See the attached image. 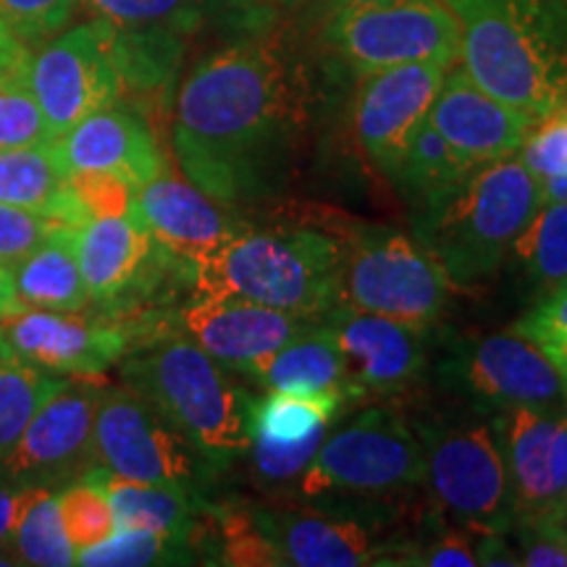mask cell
Segmentation results:
<instances>
[{"label":"cell","instance_id":"836d02e7","mask_svg":"<svg viewBox=\"0 0 567 567\" xmlns=\"http://www.w3.org/2000/svg\"><path fill=\"white\" fill-rule=\"evenodd\" d=\"M59 513L74 551L95 547L116 534V515L95 476L63 488L59 494Z\"/></svg>","mask_w":567,"mask_h":567},{"label":"cell","instance_id":"f6af8a7d","mask_svg":"<svg viewBox=\"0 0 567 567\" xmlns=\"http://www.w3.org/2000/svg\"><path fill=\"white\" fill-rule=\"evenodd\" d=\"M30 51L0 24V84L24 76L30 69Z\"/></svg>","mask_w":567,"mask_h":567},{"label":"cell","instance_id":"ac0fdd59","mask_svg":"<svg viewBox=\"0 0 567 567\" xmlns=\"http://www.w3.org/2000/svg\"><path fill=\"white\" fill-rule=\"evenodd\" d=\"M11 352L51 373H103L126 352V334L116 326H97L61 310H21L0 321Z\"/></svg>","mask_w":567,"mask_h":567},{"label":"cell","instance_id":"b9f144b4","mask_svg":"<svg viewBox=\"0 0 567 567\" xmlns=\"http://www.w3.org/2000/svg\"><path fill=\"white\" fill-rule=\"evenodd\" d=\"M224 563L243 567H276L281 565L264 536L252 513H226L224 515Z\"/></svg>","mask_w":567,"mask_h":567},{"label":"cell","instance_id":"6da1fadb","mask_svg":"<svg viewBox=\"0 0 567 567\" xmlns=\"http://www.w3.org/2000/svg\"><path fill=\"white\" fill-rule=\"evenodd\" d=\"M295 111L287 63L260 40L234 42L189 71L176 95L174 153L218 203L258 193Z\"/></svg>","mask_w":567,"mask_h":567},{"label":"cell","instance_id":"74e56055","mask_svg":"<svg viewBox=\"0 0 567 567\" xmlns=\"http://www.w3.org/2000/svg\"><path fill=\"white\" fill-rule=\"evenodd\" d=\"M82 0H0V24L30 48L69 24Z\"/></svg>","mask_w":567,"mask_h":567},{"label":"cell","instance_id":"4316f807","mask_svg":"<svg viewBox=\"0 0 567 567\" xmlns=\"http://www.w3.org/2000/svg\"><path fill=\"white\" fill-rule=\"evenodd\" d=\"M101 481L109 496L116 528L151 530L168 542L184 544L193 530V507H189L187 488L166 484H142V481L118 478L101 471L92 473Z\"/></svg>","mask_w":567,"mask_h":567},{"label":"cell","instance_id":"f5cc1de1","mask_svg":"<svg viewBox=\"0 0 567 567\" xmlns=\"http://www.w3.org/2000/svg\"><path fill=\"white\" fill-rule=\"evenodd\" d=\"M218 3H229V6H252V3H260V0H218Z\"/></svg>","mask_w":567,"mask_h":567},{"label":"cell","instance_id":"277c9868","mask_svg":"<svg viewBox=\"0 0 567 567\" xmlns=\"http://www.w3.org/2000/svg\"><path fill=\"white\" fill-rule=\"evenodd\" d=\"M342 243L313 229H239L197 264L205 297L243 300L321 321L339 305Z\"/></svg>","mask_w":567,"mask_h":567},{"label":"cell","instance_id":"3957f363","mask_svg":"<svg viewBox=\"0 0 567 567\" xmlns=\"http://www.w3.org/2000/svg\"><path fill=\"white\" fill-rule=\"evenodd\" d=\"M542 208L536 176L517 155L486 163L442 203L417 210L413 237L446 279L478 284L499 268L515 239Z\"/></svg>","mask_w":567,"mask_h":567},{"label":"cell","instance_id":"9a60e30c","mask_svg":"<svg viewBox=\"0 0 567 567\" xmlns=\"http://www.w3.org/2000/svg\"><path fill=\"white\" fill-rule=\"evenodd\" d=\"M515 499V523L547 520L565 499L567 439L563 417L544 408H502L494 423Z\"/></svg>","mask_w":567,"mask_h":567},{"label":"cell","instance_id":"f546056e","mask_svg":"<svg viewBox=\"0 0 567 567\" xmlns=\"http://www.w3.org/2000/svg\"><path fill=\"white\" fill-rule=\"evenodd\" d=\"M350 396L347 394H289L268 392L264 400H252L250 405V436L268 442L295 444L305 439L329 434Z\"/></svg>","mask_w":567,"mask_h":567},{"label":"cell","instance_id":"30bf717a","mask_svg":"<svg viewBox=\"0 0 567 567\" xmlns=\"http://www.w3.org/2000/svg\"><path fill=\"white\" fill-rule=\"evenodd\" d=\"M27 82L53 140H59L90 113L113 105L122 95L116 27L97 17L59 34L30 59Z\"/></svg>","mask_w":567,"mask_h":567},{"label":"cell","instance_id":"f1b7e54d","mask_svg":"<svg viewBox=\"0 0 567 567\" xmlns=\"http://www.w3.org/2000/svg\"><path fill=\"white\" fill-rule=\"evenodd\" d=\"M9 547L21 565H76V551L61 523L59 496L51 486H21L13 494Z\"/></svg>","mask_w":567,"mask_h":567},{"label":"cell","instance_id":"60d3db41","mask_svg":"<svg viewBox=\"0 0 567 567\" xmlns=\"http://www.w3.org/2000/svg\"><path fill=\"white\" fill-rule=\"evenodd\" d=\"M53 226L59 224L40 213L0 203V266L13 271L27 255L38 250Z\"/></svg>","mask_w":567,"mask_h":567},{"label":"cell","instance_id":"5bb4252c","mask_svg":"<svg viewBox=\"0 0 567 567\" xmlns=\"http://www.w3.org/2000/svg\"><path fill=\"white\" fill-rule=\"evenodd\" d=\"M450 375L476 400L494 408H549L567 400V384L549 358L526 337L488 334L465 344L452 360Z\"/></svg>","mask_w":567,"mask_h":567},{"label":"cell","instance_id":"bcb514c9","mask_svg":"<svg viewBox=\"0 0 567 567\" xmlns=\"http://www.w3.org/2000/svg\"><path fill=\"white\" fill-rule=\"evenodd\" d=\"M476 551H478V565H488V567H507V565L517 567V565H520L517 549L509 547L505 534L478 536Z\"/></svg>","mask_w":567,"mask_h":567},{"label":"cell","instance_id":"8992f818","mask_svg":"<svg viewBox=\"0 0 567 567\" xmlns=\"http://www.w3.org/2000/svg\"><path fill=\"white\" fill-rule=\"evenodd\" d=\"M423 484L436 507L473 536L509 534L515 499L494 423H417Z\"/></svg>","mask_w":567,"mask_h":567},{"label":"cell","instance_id":"83f0119b","mask_svg":"<svg viewBox=\"0 0 567 567\" xmlns=\"http://www.w3.org/2000/svg\"><path fill=\"white\" fill-rule=\"evenodd\" d=\"M476 168L478 166L460 155L425 118L421 130L410 140L392 182H396V187L417 213L442 203L444 197L463 187Z\"/></svg>","mask_w":567,"mask_h":567},{"label":"cell","instance_id":"d590c367","mask_svg":"<svg viewBox=\"0 0 567 567\" xmlns=\"http://www.w3.org/2000/svg\"><path fill=\"white\" fill-rule=\"evenodd\" d=\"M513 331L547 354L567 384V281L549 289V295L534 310H528L513 326Z\"/></svg>","mask_w":567,"mask_h":567},{"label":"cell","instance_id":"7dc6e473","mask_svg":"<svg viewBox=\"0 0 567 567\" xmlns=\"http://www.w3.org/2000/svg\"><path fill=\"white\" fill-rule=\"evenodd\" d=\"M21 310L27 308L17 292V284H13V271L11 268L0 266V321L21 313Z\"/></svg>","mask_w":567,"mask_h":567},{"label":"cell","instance_id":"e0dca14e","mask_svg":"<svg viewBox=\"0 0 567 567\" xmlns=\"http://www.w3.org/2000/svg\"><path fill=\"white\" fill-rule=\"evenodd\" d=\"M321 326L342 347L360 392H402L425 368L423 326L334 305Z\"/></svg>","mask_w":567,"mask_h":567},{"label":"cell","instance_id":"816d5d0a","mask_svg":"<svg viewBox=\"0 0 567 567\" xmlns=\"http://www.w3.org/2000/svg\"><path fill=\"white\" fill-rule=\"evenodd\" d=\"M11 354V347H9V342H6V337H3V329H0V360L3 358H9Z\"/></svg>","mask_w":567,"mask_h":567},{"label":"cell","instance_id":"8d00e7d4","mask_svg":"<svg viewBox=\"0 0 567 567\" xmlns=\"http://www.w3.org/2000/svg\"><path fill=\"white\" fill-rule=\"evenodd\" d=\"M176 542H168L151 530L116 528V534L95 547L76 551V565L92 567H142L163 563V557L174 555Z\"/></svg>","mask_w":567,"mask_h":567},{"label":"cell","instance_id":"4fadbf2b","mask_svg":"<svg viewBox=\"0 0 567 567\" xmlns=\"http://www.w3.org/2000/svg\"><path fill=\"white\" fill-rule=\"evenodd\" d=\"M444 63H405L360 76L352 126L368 158L392 179L413 134L429 118L446 71Z\"/></svg>","mask_w":567,"mask_h":567},{"label":"cell","instance_id":"ba28073f","mask_svg":"<svg viewBox=\"0 0 567 567\" xmlns=\"http://www.w3.org/2000/svg\"><path fill=\"white\" fill-rule=\"evenodd\" d=\"M423 484L415 429L389 408H375L326 436L302 471L300 492L318 496H384Z\"/></svg>","mask_w":567,"mask_h":567},{"label":"cell","instance_id":"f35d334b","mask_svg":"<svg viewBox=\"0 0 567 567\" xmlns=\"http://www.w3.org/2000/svg\"><path fill=\"white\" fill-rule=\"evenodd\" d=\"M71 195L80 205L82 216L87 218H111L132 213L134 184L113 172H71L69 174Z\"/></svg>","mask_w":567,"mask_h":567},{"label":"cell","instance_id":"e575fe53","mask_svg":"<svg viewBox=\"0 0 567 567\" xmlns=\"http://www.w3.org/2000/svg\"><path fill=\"white\" fill-rule=\"evenodd\" d=\"M53 142L42 109L24 76L0 84V147H27Z\"/></svg>","mask_w":567,"mask_h":567},{"label":"cell","instance_id":"2e32d148","mask_svg":"<svg viewBox=\"0 0 567 567\" xmlns=\"http://www.w3.org/2000/svg\"><path fill=\"white\" fill-rule=\"evenodd\" d=\"M310 326H316L310 318L266 308L243 297L200 295V300L184 310L189 339L234 373H245Z\"/></svg>","mask_w":567,"mask_h":567},{"label":"cell","instance_id":"5b68a950","mask_svg":"<svg viewBox=\"0 0 567 567\" xmlns=\"http://www.w3.org/2000/svg\"><path fill=\"white\" fill-rule=\"evenodd\" d=\"M124 375L203 457L226 463L250 446L252 396L193 339L153 347L134 358Z\"/></svg>","mask_w":567,"mask_h":567},{"label":"cell","instance_id":"f907efd6","mask_svg":"<svg viewBox=\"0 0 567 567\" xmlns=\"http://www.w3.org/2000/svg\"><path fill=\"white\" fill-rule=\"evenodd\" d=\"M547 520H551V523H555V526H559V528H563L565 534H567V499L563 502V505L557 507V513H555V515L547 517Z\"/></svg>","mask_w":567,"mask_h":567},{"label":"cell","instance_id":"cb8c5ba5","mask_svg":"<svg viewBox=\"0 0 567 567\" xmlns=\"http://www.w3.org/2000/svg\"><path fill=\"white\" fill-rule=\"evenodd\" d=\"M76 260L90 300H111L130 287L153 247L134 213L111 218H90L74 231Z\"/></svg>","mask_w":567,"mask_h":567},{"label":"cell","instance_id":"7a4b0ae2","mask_svg":"<svg viewBox=\"0 0 567 567\" xmlns=\"http://www.w3.org/2000/svg\"><path fill=\"white\" fill-rule=\"evenodd\" d=\"M463 71L488 95L542 122L567 101L565 0H446Z\"/></svg>","mask_w":567,"mask_h":567},{"label":"cell","instance_id":"1f68e13d","mask_svg":"<svg viewBox=\"0 0 567 567\" xmlns=\"http://www.w3.org/2000/svg\"><path fill=\"white\" fill-rule=\"evenodd\" d=\"M513 250L530 279L555 289L567 281V203H542Z\"/></svg>","mask_w":567,"mask_h":567},{"label":"cell","instance_id":"d6986e66","mask_svg":"<svg viewBox=\"0 0 567 567\" xmlns=\"http://www.w3.org/2000/svg\"><path fill=\"white\" fill-rule=\"evenodd\" d=\"M429 124L473 166L520 153L534 122L478 87L463 69L446 71Z\"/></svg>","mask_w":567,"mask_h":567},{"label":"cell","instance_id":"44dd1931","mask_svg":"<svg viewBox=\"0 0 567 567\" xmlns=\"http://www.w3.org/2000/svg\"><path fill=\"white\" fill-rule=\"evenodd\" d=\"M132 213L153 243L195 266L243 229L193 182L174 179L166 172L134 189Z\"/></svg>","mask_w":567,"mask_h":567},{"label":"cell","instance_id":"ab89813d","mask_svg":"<svg viewBox=\"0 0 567 567\" xmlns=\"http://www.w3.org/2000/svg\"><path fill=\"white\" fill-rule=\"evenodd\" d=\"M326 436L329 434L305 439V442L295 444H279L260 436H250L247 452L252 457L255 476L260 481H268V484H284V481L297 478L310 465V460L316 457L318 446L323 444Z\"/></svg>","mask_w":567,"mask_h":567},{"label":"cell","instance_id":"d6a6232c","mask_svg":"<svg viewBox=\"0 0 567 567\" xmlns=\"http://www.w3.org/2000/svg\"><path fill=\"white\" fill-rule=\"evenodd\" d=\"M116 30L182 38L197 30L208 0H87Z\"/></svg>","mask_w":567,"mask_h":567},{"label":"cell","instance_id":"7402d4cb","mask_svg":"<svg viewBox=\"0 0 567 567\" xmlns=\"http://www.w3.org/2000/svg\"><path fill=\"white\" fill-rule=\"evenodd\" d=\"M53 145L69 174L113 172L132 182L134 189L163 174V155L151 126L116 103L90 113Z\"/></svg>","mask_w":567,"mask_h":567},{"label":"cell","instance_id":"681fc988","mask_svg":"<svg viewBox=\"0 0 567 567\" xmlns=\"http://www.w3.org/2000/svg\"><path fill=\"white\" fill-rule=\"evenodd\" d=\"M318 3L326 6L331 13L342 11V9H352V6H368V3H379V0H318Z\"/></svg>","mask_w":567,"mask_h":567},{"label":"cell","instance_id":"7bdbcfd3","mask_svg":"<svg viewBox=\"0 0 567 567\" xmlns=\"http://www.w3.org/2000/svg\"><path fill=\"white\" fill-rule=\"evenodd\" d=\"M478 536L471 530H446L429 544H405L402 549V565L408 567H476Z\"/></svg>","mask_w":567,"mask_h":567},{"label":"cell","instance_id":"ee69618b","mask_svg":"<svg viewBox=\"0 0 567 567\" xmlns=\"http://www.w3.org/2000/svg\"><path fill=\"white\" fill-rule=\"evenodd\" d=\"M517 528V557L526 567H567L565 530L551 520H520Z\"/></svg>","mask_w":567,"mask_h":567},{"label":"cell","instance_id":"7c38bea8","mask_svg":"<svg viewBox=\"0 0 567 567\" xmlns=\"http://www.w3.org/2000/svg\"><path fill=\"white\" fill-rule=\"evenodd\" d=\"M103 389L90 381H63L27 423L24 434L0 463L21 486H48L95 465V415Z\"/></svg>","mask_w":567,"mask_h":567},{"label":"cell","instance_id":"8fae6325","mask_svg":"<svg viewBox=\"0 0 567 567\" xmlns=\"http://www.w3.org/2000/svg\"><path fill=\"white\" fill-rule=\"evenodd\" d=\"M95 465L118 478L187 488L200 476L195 446L137 389H103L95 415Z\"/></svg>","mask_w":567,"mask_h":567},{"label":"cell","instance_id":"c3c4849f","mask_svg":"<svg viewBox=\"0 0 567 567\" xmlns=\"http://www.w3.org/2000/svg\"><path fill=\"white\" fill-rule=\"evenodd\" d=\"M13 494H17V492H9V488L0 486V547H9V528H11Z\"/></svg>","mask_w":567,"mask_h":567},{"label":"cell","instance_id":"484cf974","mask_svg":"<svg viewBox=\"0 0 567 567\" xmlns=\"http://www.w3.org/2000/svg\"><path fill=\"white\" fill-rule=\"evenodd\" d=\"M74 226H53L38 250L13 268V284L24 308L76 313L90 300L74 247Z\"/></svg>","mask_w":567,"mask_h":567},{"label":"cell","instance_id":"603a6c76","mask_svg":"<svg viewBox=\"0 0 567 567\" xmlns=\"http://www.w3.org/2000/svg\"><path fill=\"white\" fill-rule=\"evenodd\" d=\"M266 392L289 394H347L365 396L354 384L350 360L326 326H310L300 337L289 339L279 350L243 373Z\"/></svg>","mask_w":567,"mask_h":567},{"label":"cell","instance_id":"11a10c76","mask_svg":"<svg viewBox=\"0 0 567 567\" xmlns=\"http://www.w3.org/2000/svg\"><path fill=\"white\" fill-rule=\"evenodd\" d=\"M563 429H565V439H567V415L563 417ZM565 499H567V484H565ZM565 499H563V502H565Z\"/></svg>","mask_w":567,"mask_h":567},{"label":"cell","instance_id":"9c48e42d","mask_svg":"<svg viewBox=\"0 0 567 567\" xmlns=\"http://www.w3.org/2000/svg\"><path fill=\"white\" fill-rule=\"evenodd\" d=\"M354 76L405 63L455 66L460 27L446 0H379L331 13L323 32Z\"/></svg>","mask_w":567,"mask_h":567},{"label":"cell","instance_id":"52a82bcc","mask_svg":"<svg viewBox=\"0 0 567 567\" xmlns=\"http://www.w3.org/2000/svg\"><path fill=\"white\" fill-rule=\"evenodd\" d=\"M452 281L415 237L386 226H358L342 243L339 305L413 326L439 321Z\"/></svg>","mask_w":567,"mask_h":567},{"label":"cell","instance_id":"db71d44e","mask_svg":"<svg viewBox=\"0 0 567 567\" xmlns=\"http://www.w3.org/2000/svg\"><path fill=\"white\" fill-rule=\"evenodd\" d=\"M557 113H559V116H563V122L567 124V101L563 103V105H559V109H555Z\"/></svg>","mask_w":567,"mask_h":567},{"label":"cell","instance_id":"d4e9b609","mask_svg":"<svg viewBox=\"0 0 567 567\" xmlns=\"http://www.w3.org/2000/svg\"><path fill=\"white\" fill-rule=\"evenodd\" d=\"M0 203L34 210L74 229L87 224L71 195L69 172L53 142L0 147Z\"/></svg>","mask_w":567,"mask_h":567},{"label":"cell","instance_id":"ffe728a7","mask_svg":"<svg viewBox=\"0 0 567 567\" xmlns=\"http://www.w3.org/2000/svg\"><path fill=\"white\" fill-rule=\"evenodd\" d=\"M264 536L281 565L295 567H360L381 565L384 547L371 528L342 509L268 507L252 509Z\"/></svg>","mask_w":567,"mask_h":567},{"label":"cell","instance_id":"4dcf8cb0","mask_svg":"<svg viewBox=\"0 0 567 567\" xmlns=\"http://www.w3.org/2000/svg\"><path fill=\"white\" fill-rule=\"evenodd\" d=\"M61 384L59 375L40 371L19 354L11 352L0 360V460L9 455L38 408Z\"/></svg>","mask_w":567,"mask_h":567}]
</instances>
